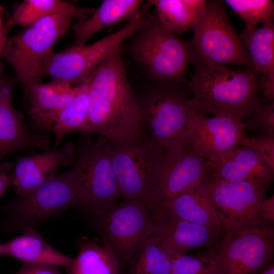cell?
<instances>
[{
  "instance_id": "cell-1",
  "label": "cell",
  "mask_w": 274,
  "mask_h": 274,
  "mask_svg": "<svg viewBox=\"0 0 274 274\" xmlns=\"http://www.w3.org/2000/svg\"><path fill=\"white\" fill-rule=\"evenodd\" d=\"M85 82L89 99L87 132L125 141L146 132L140 103L127 80L120 49L101 62Z\"/></svg>"
},
{
  "instance_id": "cell-2",
  "label": "cell",
  "mask_w": 274,
  "mask_h": 274,
  "mask_svg": "<svg viewBox=\"0 0 274 274\" xmlns=\"http://www.w3.org/2000/svg\"><path fill=\"white\" fill-rule=\"evenodd\" d=\"M194 64V74L186 84L197 112L243 121L249 118L261 104L259 81L252 70H232L227 66L207 63Z\"/></svg>"
},
{
  "instance_id": "cell-16",
  "label": "cell",
  "mask_w": 274,
  "mask_h": 274,
  "mask_svg": "<svg viewBox=\"0 0 274 274\" xmlns=\"http://www.w3.org/2000/svg\"><path fill=\"white\" fill-rule=\"evenodd\" d=\"M15 83L0 72V165L4 157L12 153L32 154L36 149H51L50 136L31 130L22 113L14 108L12 95Z\"/></svg>"
},
{
  "instance_id": "cell-7",
  "label": "cell",
  "mask_w": 274,
  "mask_h": 274,
  "mask_svg": "<svg viewBox=\"0 0 274 274\" xmlns=\"http://www.w3.org/2000/svg\"><path fill=\"white\" fill-rule=\"evenodd\" d=\"M75 17L70 13L51 15L6 38L1 57L13 67L17 80L24 87L38 81L37 75L42 63L52 52L55 44L68 31Z\"/></svg>"
},
{
  "instance_id": "cell-30",
  "label": "cell",
  "mask_w": 274,
  "mask_h": 274,
  "mask_svg": "<svg viewBox=\"0 0 274 274\" xmlns=\"http://www.w3.org/2000/svg\"><path fill=\"white\" fill-rule=\"evenodd\" d=\"M225 3L243 20L246 28L273 22L274 3L271 0H226Z\"/></svg>"
},
{
  "instance_id": "cell-32",
  "label": "cell",
  "mask_w": 274,
  "mask_h": 274,
  "mask_svg": "<svg viewBox=\"0 0 274 274\" xmlns=\"http://www.w3.org/2000/svg\"><path fill=\"white\" fill-rule=\"evenodd\" d=\"M241 145L255 150L265 164L274 172V135L266 134L255 138L244 135Z\"/></svg>"
},
{
  "instance_id": "cell-12",
  "label": "cell",
  "mask_w": 274,
  "mask_h": 274,
  "mask_svg": "<svg viewBox=\"0 0 274 274\" xmlns=\"http://www.w3.org/2000/svg\"><path fill=\"white\" fill-rule=\"evenodd\" d=\"M201 183L216 210L223 234L265 223L261 208L271 181H228L206 175Z\"/></svg>"
},
{
  "instance_id": "cell-10",
  "label": "cell",
  "mask_w": 274,
  "mask_h": 274,
  "mask_svg": "<svg viewBox=\"0 0 274 274\" xmlns=\"http://www.w3.org/2000/svg\"><path fill=\"white\" fill-rule=\"evenodd\" d=\"M210 251L216 274H259L273 262V223L225 233Z\"/></svg>"
},
{
  "instance_id": "cell-11",
  "label": "cell",
  "mask_w": 274,
  "mask_h": 274,
  "mask_svg": "<svg viewBox=\"0 0 274 274\" xmlns=\"http://www.w3.org/2000/svg\"><path fill=\"white\" fill-rule=\"evenodd\" d=\"M79 206L72 170L57 173L28 195L2 207L3 228L7 231H22Z\"/></svg>"
},
{
  "instance_id": "cell-38",
  "label": "cell",
  "mask_w": 274,
  "mask_h": 274,
  "mask_svg": "<svg viewBox=\"0 0 274 274\" xmlns=\"http://www.w3.org/2000/svg\"><path fill=\"white\" fill-rule=\"evenodd\" d=\"M259 274H274V264L273 262L271 263Z\"/></svg>"
},
{
  "instance_id": "cell-20",
  "label": "cell",
  "mask_w": 274,
  "mask_h": 274,
  "mask_svg": "<svg viewBox=\"0 0 274 274\" xmlns=\"http://www.w3.org/2000/svg\"><path fill=\"white\" fill-rule=\"evenodd\" d=\"M239 38L248 53L254 72L260 73L259 92L265 103L274 100V23L244 29Z\"/></svg>"
},
{
  "instance_id": "cell-21",
  "label": "cell",
  "mask_w": 274,
  "mask_h": 274,
  "mask_svg": "<svg viewBox=\"0 0 274 274\" xmlns=\"http://www.w3.org/2000/svg\"><path fill=\"white\" fill-rule=\"evenodd\" d=\"M156 210L222 232L215 207L201 182L152 212Z\"/></svg>"
},
{
  "instance_id": "cell-27",
  "label": "cell",
  "mask_w": 274,
  "mask_h": 274,
  "mask_svg": "<svg viewBox=\"0 0 274 274\" xmlns=\"http://www.w3.org/2000/svg\"><path fill=\"white\" fill-rule=\"evenodd\" d=\"M149 2L155 8L156 17L162 25L177 36L192 28L206 1L152 0Z\"/></svg>"
},
{
  "instance_id": "cell-15",
  "label": "cell",
  "mask_w": 274,
  "mask_h": 274,
  "mask_svg": "<svg viewBox=\"0 0 274 274\" xmlns=\"http://www.w3.org/2000/svg\"><path fill=\"white\" fill-rule=\"evenodd\" d=\"M207 168V160L194 154L183 143L166 150L160 176L150 195V212L200 183Z\"/></svg>"
},
{
  "instance_id": "cell-3",
  "label": "cell",
  "mask_w": 274,
  "mask_h": 274,
  "mask_svg": "<svg viewBox=\"0 0 274 274\" xmlns=\"http://www.w3.org/2000/svg\"><path fill=\"white\" fill-rule=\"evenodd\" d=\"M110 158L121 195L148 206L151 192L160 176L166 150L146 132L136 138L115 141L99 135Z\"/></svg>"
},
{
  "instance_id": "cell-19",
  "label": "cell",
  "mask_w": 274,
  "mask_h": 274,
  "mask_svg": "<svg viewBox=\"0 0 274 274\" xmlns=\"http://www.w3.org/2000/svg\"><path fill=\"white\" fill-rule=\"evenodd\" d=\"M238 147L213 160H207L206 175L218 180L272 182L273 172L253 149Z\"/></svg>"
},
{
  "instance_id": "cell-35",
  "label": "cell",
  "mask_w": 274,
  "mask_h": 274,
  "mask_svg": "<svg viewBox=\"0 0 274 274\" xmlns=\"http://www.w3.org/2000/svg\"><path fill=\"white\" fill-rule=\"evenodd\" d=\"M13 166L11 162H4L0 165V198L9 187L12 186V172H10Z\"/></svg>"
},
{
  "instance_id": "cell-14",
  "label": "cell",
  "mask_w": 274,
  "mask_h": 274,
  "mask_svg": "<svg viewBox=\"0 0 274 274\" xmlns=\"http://www.w3.org/2000/svg\"><path fill=\"white\" fill-rule=\"evenodd\" d=\"M246 128L243 121L238 119L210 118L196 112L187 125L181 143L195 155L213 160L241 146Z\"/></svg>"
},
{
  "instance_id": "cell-8",
  "label": "cell",
  "mask_w": 274,
  "mask_h": 274,
  "mask_svg": "<svg viewBox=\"0 0 274 274\" xmlns=\"http://www.w3.org/2000/svg\"><path fill=\"white\" fill-rule=\"evenodd\" d=\"M91 219L103 242L115 254L122 274L144 242L154 234L151 212L138 200L124 199Z\"/></svg>"
},
{
  "instance_id": "cell-29",
  "label": "cell",
  "mask_w": 274,
  "mask_h": 274,
  "mask_svg": "<svg viewBox=\"0 0 274 274\" xmlns=\"http://www.w3.org/2000/svg\"><path fill=\"white\" fill-rule=\"evenodd\" d=\"M173 257L159 237L153 234L131 260L124 274H170Z\"/></svg>"
},
{
  "instance_id": "cell-31",
  "label": "cell",
  "mask_w": 274,
  "mask_h": 274,
  "mask_svg": "<svg viewBox=\"0 0 274 274\" xmlns=\"http://www.w3.org/2000/svg\"><path fill=\"white\" fill-rule=\"evenodd\" d=\"M170 274H216L210 250L195 256L186 253L174 256Z\"/></svg>"
},
{
  "instance_id": "cell-13",
  "label": "cell",
  "mask_w": 274,
  "mask_h": 274,
  "mask_svg": "<svg viewBox=\"0 0 274 274\" xmlns=\"http://www.w3.org/2000/svg\"><path fill=\"white\" fill-rule=\"evenodd\" d=\"M188 93L187 85L183 88L163 87L140 102L147 133L166 150L181 143L189 120L197 112Z\"/></svg>"
},
{
  "instance_id": "cell-36",
  "label": "cell",
  "mask_w": 274,
  "mask_h": 274,
  "mask_svg": "<svg viewBox=\"0 0 274 274\" xmlns=\"http://www.w3.org/2000/svg\"><path fill=\"white\" fill-rule=\"evenodd\" d=\"M263 221L267 224L273 223L274 221V196L266 198L263 202L261 208Z\"/></svg>"
},
{
  "instance_id": "cell-39",
  "label": "cell",
  "mask_w": 274,
  "mask_h": 274,
  "mask_svg": "<svg viewBox=\"0 0 274 274\" xmlns=\"http://www.w3.org/2000/svg\"><path fill=\"white\" fill-rule=\"evenodd\" d=\"M0 256H3V243H0Z\"/></svg>"
},
{
  "instance_id": "cell-18",
  "label": "cell",
  "mask_w": 274,
  "mask_h": 274,
  "mask_svg": "<svg viewBox=\"0 0 274 274\" xmlns=\"http://www.w3.org/2000/svg\"><path fill=\"white\" fill-rule=\"evenodd\" d=\"M154 221V234L158 236L171 255L185 254L201 248L211 250L223 235L221 231L182 220L163 211L151 213Z\"/></svg>"
},
{
  "instance_id": "cell-26",
  "label": "cell",
  "mask_w": 274,
  "mask_h": 274,
  "mask_svg": "<svg viewBox=\"0 0 274 274\" xmlns=\"http://www.w3.org/2000/svg\"><path fill=\"white\" fill-rule=\"evenodd\" d=\"M94 10L60 0H25L16 8L6 23L12 27L19 25L27 28L51 15L70 13L82 19Z\"/></svg>"
},
{
  "instance_id": "cell-25",
  "label": "cell",
  "mask_w": 274,
  "mask_h": 274,
  "mask_svg": "<svg viewBox=\"0 0 274 274\" xmlns=\"http://www.w3.org/2000/svg\"><path fill=\"white\" fill-rule=\"evenodd\" d=\"M72 85L52 80L47 83L35 81L24 87L29 102L28 114L42 131H51L60 94Z\"/></svg>"
},
{
  "instance_id": "cell-28",
  "label": "cell",
  "mask_w": 274,
  "mask_h": 274,
  "mask_svg": "<svg viewBox=\"0 0 274 274\" xmlns=\"http://www.w3.org/2000/svg\"><path fill=\"white\" fill-rule=\"evenodd\" d=\"M89 99L84 82L73 100L58 113L51 131L55 138L54 148H58L65 135L74 131L87 132L88 122Z\"/></svg>"
},
{
  "instance_id": "cell-24",
  "label": "cell",
  "mask_w": 274,
  "mask_h": 274,
  "mask_svg": "<svg viewBox=\"0 0 274 274\" xmlns=\"http://www.w3.org/2000/svg\"><path fill=\"white\" fill-rule=\"evenodd\" d=\"M76 242L78 253L65 267L67 274H122L115 254L106 243L100 246L98 238L85 236Z\"/></svg>"
},
{
  "instance_id": "cell-6",
  "label": "cell",
  "mask_w": 274,
  "mask_h": 274,
  "mask_svg": "<svg viewBox=\"0 0 274 274\" xmlns=\"http://www.w3.org/2000/svg\"><path fill=\"white\" fill-rule=\"evenodd\" d=\"M192 28V63L239 65L254 72L248 53L222 1H206Z\"/></svg>"
},
{
  "instance_id": "cell-37",
  "label": "cell",
  "mask_w": 274,
  "mask_h": 274,
  "mask_svg": "<svg viewBox=\"0 0 274 274\" xmlns=\"http://www.w3.org/2000/svg\"><path fill=\"white\" fill-rule=\"evenodd\" d=\"M10 29L11 28L10 27L4 25L0 29V58H1L2 50L4 43L7 37V34Z\"/></svg>"
},
{
  "instance_id": "cell-33",
  "label": "cell",
  "mask_w": 274,
  "mask_h": 274,
  "mask_svg": "<svg viewBox=\"0 0 274 274\" xmlns=\"http://www.w3.org/2000/svg\"><path fill=\"white\" fill-rule=\"evenodd\" d=\"M248 119L246 128L263 129L267 135H274V100L259 104Z\"/></svg>"
},
{
  "instance_id": "cell-4",
  "label": "cell",
  "mask_w": 274,
  "mask_h": 274,
  "mask_svg": "<svg viewBox=\"0 0 274 274\" xmlns=\"http://www.w3.org/2000/svg\"><path fill=\"white\" fill-rule=\"evenodd\" d=\"M72 169L80 206L91 218L112 207L121 195L112 163L100 136L82 132Z\"/></svg>"
},
{
  "instance_id": "cell-9",
  "label": "cell",
  "mask_w": 274,
  "mask_h": 274,
  "mask_svg": "<svg viewBox=\"0 0 274 274\" xmlns=\"http://www.w3.org/2000/svg\"><path fill=\"white\" fill-rule=\"evenodd\" d=\"M132 55L158 80L181 82L191 62V41L179 38L152 16L139 31L131 48Z\"/></svg>"
},
{
  "instance_id": "cell-23",
  "label": "cell",
  "mask_w": 274,
  "mask_h": 274,
  "mask_svg": "<svg viewBox=\"0 0 274 274\" xmlns=\"http://www.w3.org/2000/svg\"><path fill=\"white\" fill-rule=\"evenodd\" d=\"M140 0H105L91 16L83 18L74 26V45L85 44L96 33L121 21L133 18L140 12Z\"/></svg>"
},
{
  "instance_id": "cell-22",
  "label": "cell",
  "mask_w": 274,
  "mask_h": 274,
  "mask_svg": "<svg viewBox=\"0 0 274 274\" xmlns=\"http://www.w3.org/2000/svg\"><path fill=\"white\" fill-rule=\"evenodd\" d=\"M22 235L3 243V256L29 264H50L66 267L73 259L50 245L35 227L22 231Z\"/></svg>"
},
{
  "instance_id": "cell-17",
  "label": "cell",
  "mask_w": 274,
  "mask_h": 274,
  "mask_svg": "<svg viewBox=\"0 0 274 274\" xmlns=\"http://www.w3.org/2000/svg\"><path fill=\"white\" fill-rule=\"evenodd\" d=\"M76 146L66 143L60 149L17 158L12 172V186L18 197H24L57 174L61 166L73 164Z\"/></svg>"
},
{
  "instance_id": "cell-34",
  "label": "cell",
  "mask_w": 274,
  "mask_h": 274,
  "mask_svg": "<svg viewBox=\"0 0 274 274\" xmlns=\"http://www.w3.org/2000/svg\"><path fill=\"white\" fill-rule=\"evenodd\" d=\"M16 274H61L59 266L54 265L24 263Z\"/></svg>"
},
{
  "instance_id": "cell-40",
  "label": "cell",
  "mask_w": 274,
  "mask_h": 274,
  "mask_svg": "<svg viewBox=\"0 0 274 274\" xmlns=\"http://www.w3.org/2000/svg\"><path fill=\"white\" fill-rule=\"evenodd\" d=\"M2 26H1V17H0V29L2 28Z\"/></svg>"
},
{
  "instance_id": "cell-5",
  "label": "cell",
  "mask_w": 274,
  "mask_h": 274,
  "mask_svg": "<svg viewBox=\"0 0 274 274\" xmlns=\"http://www.w3.org/2000/svg\"><path fill=\"white\" fill-rule=\"evenodd\" d=\"M151 17L145 11H141L120 29L93 44L51 52L40 67L37 81L49 77L71 85L83 84L101 62L119 49L126 39L141 29Z\"/></svg>"
}]
</instances>
